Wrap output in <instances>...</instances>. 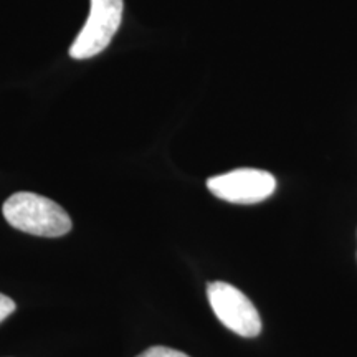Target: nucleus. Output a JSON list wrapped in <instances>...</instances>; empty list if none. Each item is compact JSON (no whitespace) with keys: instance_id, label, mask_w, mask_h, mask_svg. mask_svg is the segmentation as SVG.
I'll list each match as a JSON object with an SVG mask.
<instances>
[{"instance_id":"f257e3e1","label":"nucleus","mask_w":357,"mask_h":357,"mask_svg":"<svg viewBox=\"0 0 357 357\" xmlns=\"http://www.w3.org/2000/svg\"><path fill=\"white\" fill-rule=\"evenodd\" d=\"M3 217L13 229L37 236H63L71 230V218L53 200L32 192H17L3 202Z\"/></svg>"},{"instance_id":"f03ea898","label":"nucleus","mask_w":357,"mask_h":357,"mask_svg":"<svg viewBox=\"0 0 357 357\" xmlns=\"http://www.w3.org/2000/svg\"><path fill=\"white\" fill-rule=\"evenodd\" d=\"M89 15L70 48L75 60H88L108 48L123 19V0H89Z\"/></svg>"},{"instance_id":"7ed1b4c3","label":"nucleus","mask_w":357,"mask_h":357,"mask_svg":"<svg viewBox=\"0 0 357 357\" xmlns=\"http://www.w3.org/2000/svg\"><path fill=\"white\" fill-rule=\"evenodd\" d=\"M212 311L223 326L242 337H255L261 331V319L255 305L238 288L225 281L207 284Z\"/></svg>"},{"instance_id":"20e7f679","label":"nucleus","mask_w":357,"mask_h":357,"mask_svg":"<svg viewBox=\"0 0 357 357\" xmlns=\"http://www.w3.org/2000/svg\"><path fill=\"white\" fill-rule=\"evenodd\" d=\"M207 187L215 197L225 202L250 205L270 197L276 189V178L260 169H235L211 177Z\"/></svg>"},{"instance_id":"39448f33","label":"nucleus","mask_w":357,"mask_h":357,"mask_svg":"<svg viewBox=\"0 0 357 357\" xmlns=\"http://www.w3.org/2000/svg\"><path fill=\"white\" fill-rule=\"evenodd\" d=\"M137 357H189V356L166 346H153L149 347V349H146L144 352H141Z\"/></svg>"},{"instance_id":"423d86ee","label":"nucleus","mask_w":357,"mask_h":357,"mask_svg":"<svg viewBox=\"0 0 357 357\" xmlns=\"http://www.w3.org/2000/svg\"><path fill=\"white\" fill-rule=\"evenodd\" d=\"M15 307H17V305L12 298H8V296H6V294L0 293V323L7 319L8 316L15 311Z\"/></svg>"}]
</instances>
